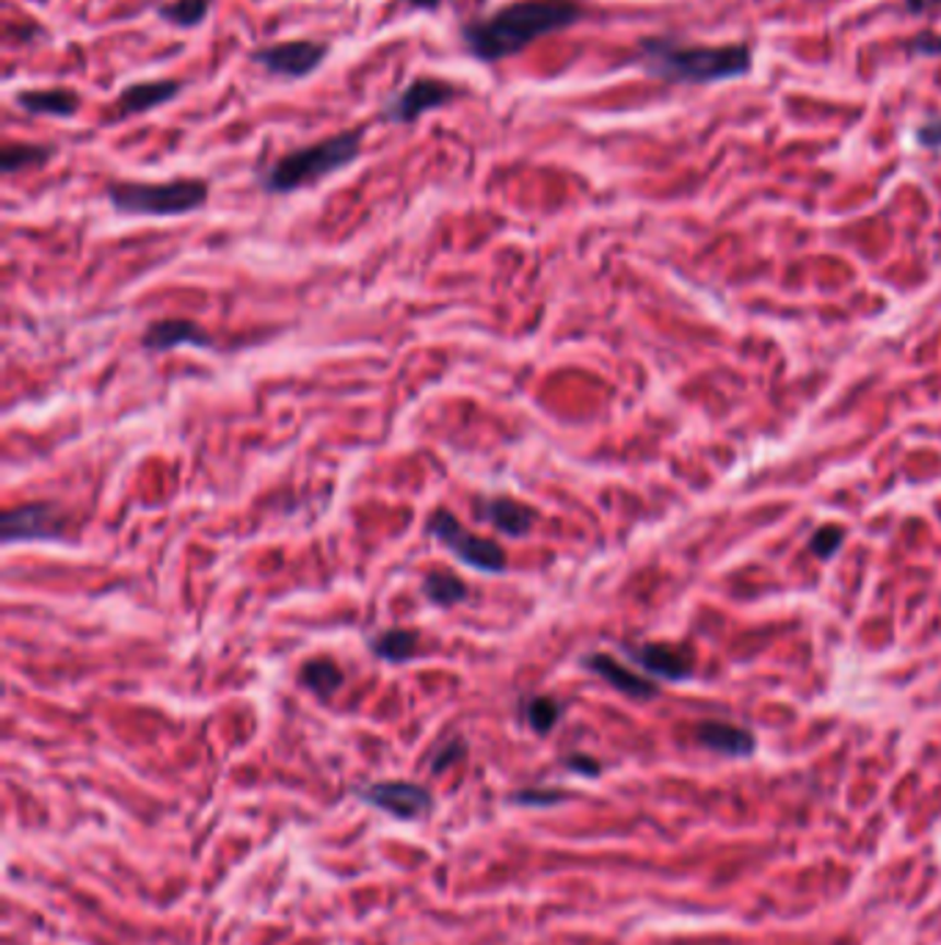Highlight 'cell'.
I'll return each mask as SVG.
<instances>
[{
    "label": "cell",
    "mask_w": 941,
    "mask_h": 945,
    "mask_svg": "<svg viewBox=\"0 0 941 945\" xmlns=\"http://www.w3.org/2000/svg\"><path fill=\"white\" fill-rule=\"evenodd\" d=\"M14 105L25 114L50 116V119H70L81 108V94L67 87L58 89H25L14 94Z\"/></svg>",
    "instance_id": "cell-13"
},
{
    "label": "cell",
    "mask_w": 941,
    "mask_h": 945,
    "mask_svg": "<svg viewBox=\"0 0 941 945\" xmlns=\"http://www.w3.org/2000/svg\"><path fill=\"white\" fill-rule=\"evenodd\" d=\"M632 658L652 675L669 680H685L694 672V656L679 647H671V644H643V647L632 649Z\"/></svg>",
    "instance_id": "cell-15"
},
{
    "label": "cell",
    "mask_w": 941,
    "mask_h": 945,
    "mask_svg": "<svg viewBox=\"0 0 941 945\" xmlns=\"http://www.w3.org/2000/svg\"><path fill=\"white\" fill-rule=\"evenodd\" d=\"M462 89L451 81H439V78H415L411 83H406V89H400L398 94L387 100V105L382 108V119L395 125H411L417 123L420 116H426L428 111L445 108V105L456 103L462 97Z\"/></svg>",
    "instance_id": "cell-7"
},
{
    "label": "cell",
    "mask_w": 941,
    "mask_h": 945,
    "mask_svg": "<svg viewBox=\"0 0 941 945\" xmlns=\"http://www.w3.org/2000/svg\"><path fill=\"white\" fill-rule=\"evenodd\" d=\"M516 807H555L560 802H569V791L564 788H520L509 796Z\"/></svg>",
    "instance_id": "cell-24"
},
{
    "label": "cell",
    "mask_w": 941,
    "mask_h": 945,
    "mask_svg": "<svg viewBox=\"0 0 941 945\" xmlns=\"http://www.w3.org/2000/svg\"><path fill=\"white\" fill-rule=\"evenodd\" d=\"M210 9H213V0H169V3H161L155 12L163 23L188 31L202 25L208 20Z\"/></svg>",
    "instance_id": "cell-20"
},
{
    "label": "cell",
    "mask_w": 941,
    "mask_h": 945,
    "mask_svg": "<svg viewBox=\"0 0 941 945\" xmlns=\"http://www.w3.org/2000/svg\"><path fill=\"white\" fill-rule=\"evenodd\" d=\"M564 765H567V769H572V772L585 774V777H596V774H600V769H602V765L596 763L594 758H589V754H569V758L564 760Z\"/></svg>",
    "instance_id": "cell-27"
},
{
    "label": "cell",
    "mask_w": 941,
    "mask_h": 945,
    "mask_svg": "<svg viewBox=\"0 0 941 945\" xmlns=\"http://www.w3.org/2000/svg\"><path fill=\"white\" fill-rule=\"evenodd\" d=\"M111 208L121 216H152V219H172L188 216L205 208L210 199V183L202 177H177L166 183L116 181L108 192Z\"/></svg>",
    "instance_id": "cell-4"
},
{
    "label": "cell",
    "mask_w": 941,
    "mask_h": 945,
    "mask_svg": "<svg viewBox=\"0 0 941 945\" xmlns=\"http://www.w3.org/2000/svg\"><path fill=\"white\" fill-rule=\"evenodd\" d=\"M475 509H478L480 520L495 526L500 534L511 537V540L525 537L533 528V522H536V511L531 506L520 504L514 498H506V495H500V498H480Z\"/></svg>",
    "instance_id": "cell-12"
},
{
    "label": "cell",
    "mask_w": 941,
    "mask_h": 945,
    "mask_svg": "<svg viewBox=\"0 0 941 945\" xmlns=\"http://www.w3.org/2000/svg\"><path fill=\"white\" fill-rule=\"evenodd\" d=\"M464 758H467V741L458 736L445 738V741L433 749L431 758H428V769H431V774H442L448 772V769H453L456 763H462Z\"/></svg>",
    "instance_id": "cell-23"
},
{
    "label": "cell",
    "mask_w": 941,
    "mask_h": 945,
    "mask_svg": "<svg viewBox=\"0 0 941 945\" xmlns=\"http://www.w3.org/2000/svg\"><path fill=\"white\" fill-rule=\"evenodd\" d=\"M179 92H183V83L172 81V78L130 83V87L121 89L119 100H116L114 119H128V116H139L152 108H161V105L172 103Z\"/></svg>",
    "instance_id": "cell-10"
},
{
    "label": "cell",
    "mask_w": 941,
    "mask_h": 945,
    "mask_svg": "<svg viewBox=\"0 0 941 945\" xmlns=\"http://www.w3.org/2000/svg\"><path fill=\"white\" fill-rule=\"evenodd\" d=\"M445 0H404V7L411 12H437Z\"/></svg>",
    "instance_id": "cell-29"
},
{
    "label": "cell",
    "mask_w": 941,
    "mask_h": 945,
    "mask_svg": "<svg viewBox=\"0 0 941 945\" xmlns=\"http://www.w3.org/2000/svg\"><path fill=\"white\" fill-rule=\"evenodd\" d=\"M329 56V45L315 39H290L277 42V45L257 47L252 53V61L274 78H284V81H301V78L312 76Z\"/></svg>",
    "instance_id": "cell-8"
},
{
    "label": "cell",
    "mask_w": 941,
    "mask_h": 945,
    "mask_svg": "<svg viewBox=\"0 0 941 945\" xmlns=\"http://www.w3.org/2000/svg\"><path fill=\"white\" fill-rule=\"evenodd\" d=\"M353 796L375 810L387 813L398 821H420L433 813V794L420 783L409 780H382V783H368L353 788Z\"/></svg>",
    "instance_id": "cell-6"
},
{
    "label": "cell",
    "mask_w": 941,
    "mask_h": 945,
    "mask_svg": "<svg viewBox=\"0 0 941 945\" xmlns=\"http://www.w3.org/2000/svg\"><path fill=\"white\" fill-rule=\"evenodd\" d=\"M141 346H144L147 352H172V348L179 346L210 348L213 346V337H210L197 321L163 319L147 326V332L141 335Z\"/></svg>",
    "instance_id": "cell-11"
},
{
    "label": "cell",
    "mask_w": 941,
    "mask_h": 945,
    "mask_svg": "<svg viewBox=\"0 0 941 945\" xmlns=\"http://www.w3.org/2000/svg\"><path fill=\"white\" fill-rule=\"evenodd\" d=\"M426 531L439 545L448 548L458 562L467 564L469 569H478V573L486 575H503L509 569V558H506L503 548L497 545L495 540H484V537H475L473 531H467L458 522V517L445 506L431 511Z\"/></svg>",
    "instance_id": "cell-5"
},
{
    "label": "cell",
    "mask_w": 941,
    "mask_h": 945,
    "mask_svg": "<svg viewBox=\"0 0 941 945\" xmlns=\"http://www.w3.org/2000/svg\"><path fill=\"white\" fill-rule=\"evenodd\" d=\"M696 738H699V744H705L707 749L729 754V758H748V754L754 752V747H757V741H754V736H751L748 730L727 725V722H701V725L696 727Z\"/></svg>",
    "instance_id": "cell-16"
},
{
    "label": "cell",
    "mask_w": 941,
    "mask_h": 945,
    "mask_svg": "<svg viewBox=\"0 0 941 945\" xmlns=\"http://www.w3.org/2000/svg\"><path fill=\"white\" fill-rule=\"evenodd\" d=\"M364 128L342 130V134L321 139L315 145L299 147L279 158L260 174V186L268 194H293L304 186H315L329 174L351 166L362 155Z\"/></svg>",
    "instance_id": "cell-3"
},
{
    "label": "cell",
    "mask_w": 941,
    "mask_h": 945,
    "mask_svg": "<svg viewBox=\"0 0 941 945\" xmlns=\"http://www.w3.org/2000/svg\"><path fill=\"white\" fill-rule=\"evenodd\" d=\"M941 0H906V9L908 12H917V14H922V12H928L930 7H939Z\"/></svg>",
    "instance_id": "cell-30"
},
{
    "label": "cell",
    "mask_w": 941,
    "mask_h": 945,
    "mask_svg": "<svg viewBox=\"0 0 941 945\" xmlns=\"http://www.w3.org/2000/svg\"><path fill=\"white\" fill-rule=\"evenodd\" d=\"M422 598L428 603L439 606V609H453V606L464 603L469 598V589L458 575L448 573V569H431L422 578Z\"/></svg>",
    "instance_id": "cell-19"
},
{
    "label": "cell",
    "mask_w": 941,
    "mask_h": 945,
    "mask_svg": "<svg viewBox=\"0 0 941 945\" xmlns=\"http://www.w3.org/2000/svg\"><path fill=\"white\" fill-rule=\"evenodd\" d=\"M908 50L917 53V56H939V53H941V36H936V34H919V36H914L911 45H908Z\"/></svg>",
    "instance_id": "cell-26"
},
{
    "label": "cell",
    "mask_w": 941,
    "mask_h": 945,
    "mask_svg": "<svg viewBox=\"0 0 941 945\" xmlns=\"http://www.w3.org/2000/svg\"><path fill=\"white\" fill-rule=\"evenodd\" d=\"M845 540V531L839 526H823L817 534L812 537V553L821 558L834 556Z\"/></svg>",
    "instance_id": "cell-25"
},
{
    "label": "cell",
    "mask_w": 941,
    "mask_h": 945,
    "mask_svg": "<svg viewBox=\"0 0 941 945\" xmlns=\"http://www.w3.org/2000/svg\"><path fill=\"white\" fill-rule=\"evenodd\" d=\"M299 683L321 700H329L346 685V672L332 658H310L306 664H301Z\"/></svg>",
    "instance_id": "cell-18"
},
{
    "label": "cell",
    "mask_w": 941,
    "mask_h": 945,
    "mask_svg": "<svg viewBox=\"0 0 941 945\" xmlns=\"http://www.w3.org/2000/svg\"><path fill=\"white\" fill-rule=\"evenodd\" d=\"M917 139H919V145L933 147V150H941V116L939 119H933V123L922 125V128L917 130Z\"/></svg>",
    "instance_id": "cell-28"
},
{
    "label": "cell",
    "mask_w": 941,
    "mask_h": 945,
    "mask_svg": "<svg viewBox=\"0 0 941 945\" xmlns=\"http://www.w3.org/2000/svg\"><path fill=\"white\" fill-rule=\"evenodd\" d=\"M522 716H525L527 727H531L533 733L547 736V733H553L555 727H558L560 716H564V705H560L555 696H525V700H522Z\"/></svg>",
    "instance_id": "cell-21"
},
{
    "label": "cell",
    "mask_w": 941,
    "mask_h": 945,
    "mask_svg": "<svg viewBox=\"0 0 941 945\" xmlns=\"http://www.w3.org/2000/svg\"><path fill=\"white\" fill-rule=\"evenodd\" d=\"M580 0H514L486 18L462 25V45L484 65H497L516 56L533 42L567 31L583 20Z\"/></svg>",
    "instance_id": "cell-1"
},
{
    "label": "cell",
    "mask_w": 941,
    "mask_h": 945,
    "mask_svg": "<svg viewBox=\"0 0 941 945\" xmlns=\"http://www.w3.org/2000/svg\"><path fill=\"white\" fill-rule=\"evenodd\" d=\"M583 667L589 669V672L600 675L602 680H607L616 691H621V694L627 696H636V700H652V696L658 694V685H654L652 680L641 678L638 672H630V669L621 667V664L613 656H607V653H591V656L583 658Z\"/></svg>",
    "instance_id": "cell-14"
},
{
    "label": "cell",
    "mask_w": 941,
    "mask_h": 945,
    "mask_svg": "<svg viewBox=\"0 0 941 945\" xmlns=\"http://www.w3.org/2000/svg\"><path fill=\"white\" fill-rule=\"evenodd\" d=\"M417 644L420 636L406 627H387V631L375 633L368 638V647L379 661L387 664H406L417 656Z\"/></svg>",
    "instance_id": "cell-17"
},
{
    "label": "cell",
    "mask_w": 941,
    "mask_h": 945,
    "mask_svg": "<svg viewBox=\"0 0 941 945\" xmlns=\"http://www.w3.org/2000/svg\"><path fill=\"white\" fill-rule=\"evenodd\" d=\"M641 61L647 72L674 83H716L748 76L751 47H679L671 39H643Z\"/></svg>",
    "instance_id": "cell-2"
},
{
    "label": "cell",
    "mask_w": 941,
    "mask_h": 945,
    "mask_svg": "<svg viewBox=\"0 0 941 945\" xmlns=\"http://www.w3.org/2000/svg\"><path fill=\"white\" fill-rule=\"evenodd\" d=\"M56 155L53 145H7L0 150V172L14 174L23 169H36Z\"/></svg>",
    "instance_id": "cell-22"
},
{
    "label": "cell",
    "mask_w": 941,
    "mask_h": 945,
    "mask_svg": "<svg viewBox=\"0 0 941 945\" xmlns=\"http://www.w3.org/2000/svg\"><path fill=\"white\" fill-rule=\"evenodd\" d=\"M67 520L53 504H20L0 517V540L14 542H53L65 537Z\"/></svg>",
    "instance_id": "cell-9"
}]
</instances>
